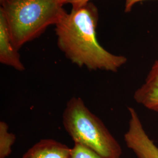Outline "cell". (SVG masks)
Masks as SVG:
<instances>
[{"label": "cell", "mask_w": 158, "mask_h": 158, "mask_svg": "<svg viewBox=\"0 0 158 158\" xmlns=\"http://www.w3.org/2000/svg\"><path fill=\"white\" fill-rule=\"evenodd\" d=\"M98 12L92 2L64 12L56 23L59 49L80 68L116 72L127 62L126 57L106 50L97 38Z\"/></svg>", "instance_id": "obj_1"}, {"label": "cell", "mask_w": 158, "mask_h": 158, "mask_svg": "<svg viewBox=\"0 0 158 158\" xmlns=\"http://www.w3.org/2000/svg\"><path fill=\"white\" fill-rule=\"evenodd\" d=\"M57 0H5L1 2L12 40L18 50L55 25L66 11Z\"/></svg>", "instance_id": "obj_2"}, {"label": "cell", "mask_w": 158, "mask_h": 158, "mask_svg": "<svg viewBox=\"0 0 158 158\" xmlns=\"http://www.w3.org/2000/svg\"><path fill=\"white\" fill-rule=\"evenodd\" d=\"M64 130L73 140L105 158H121L118 142L100 119L89 109L80 97L68 101L63 113Z\"/></svg>", "instance_id": "obj_3"}, {"label": "cell", "mask_w": 158, "mask_h": 158, "mask_svg": "<svg viewBox=\"0 0 158 158\" xmlns=\"http://www.w3.org/2000/svg\"><path fill=\"white\" fill-rule=\"evenodd\" d=\"M130 121L124 140L138 158H158V147L148 135L135 110L128 108Z\"/></svg>", "instance_id": "obj_4"}, {"label": "cell", "mask_w": 158, "mask_h": 158, "mask_svg": "<svg viewBox=\"0 0 158 158\" xmlns=\"http://www.w3.org/2000/svg\"><path fill=\"white\" fill-rule=\"evenodd\" d=\"M138 104L158 113V59L153 64L144 83L134 92Z\"/></svg>", "instance_id": "obj_5"}, {"label": "cell", "mask_w": 158, "mask_h": 158, "mask_svg": "<svg viewBox=\"0 0 158 158\" xmlns=\"http://www.w3.org/2000/svg\"><path fill=\"white\" fill-rule=\"evenodd\" d=\"M0 63L19 72H23L25 69L18 50L12 42L6 18L1 11H0Z\"/></svg>", "instance_id": "obj_6"}, {"label": "cell", "mask_w": 158, "mask_h": 158, "mask_svg": "<svg viewBox=\"0 0 158 158\" xmlns=\"http://www.w3.org/2000/svg\"><path fill=\"white\" fill-rule=\"evenodd\" d=\"M71 149L56 140L44 139L31 147L22 158H70Z\"/></svg>", "instance_id": "obj_7"}, {"label": "cell", "mask_w": 158, "mask_h": 158, "mask_svg": "<svg viewBox=\"0 0 158 158\" xmlns=\"http://www.w3.org/2000/svg\"><path fill=\"white\" fill-rule=\"evenodd\" d=\"M16 136L10 132L9 127L4 121L0 122V158L8 157L12 152V147Z\"/></svg>", "instance_id": "obj_8"}, {"label": "cell", "mask_w": 158, "mask_h": 158, "mask_svg": "<svg viewBox=\"0 0 158 158\" xmlns=\"http://www.w3.org/2000/svg\"><path fill=\"white\" fill-rule=\"evenodd\" d=\"M70 158H105L87 147L74 143L71 149Z\"/></svg>", "instance_id": "obj_9"}, {"label": "cell", "mask_w": 158, "mask_h": 158, "mask_svg": "<svg viewBox=\"0 0 158 158\" xmlns=\"http://www.w3.org/2000/svg\"><path fill=\"white\" fill-rule=\"evenodd\" d=\"M91 0H64L63 4H70L72 8H77L90 2Z\"/></svg>", "instance_id": "obj_10"}, {"label": "cell", "mask_w": 158, "mask_h": 158, "mask_svg": "<svg viewBox=\"0 0 158 158\" xmlns=\"http://www.w3.org/2000/svg\"><path fill=\"white\" fill-rule=\"evenodd\" d=\"M144 0H125V12H129L131 11L132 8L136 3Z\"/></svg>", "instance_id": "obj_11"}, {"label": "cell", "mask_w": 158, "mask_h": 158, "mask_svg": "<svg viewBox=\"0 0 158 158\" xmlns=\"http://www.w3.org/2000/svg\"><path fill=\"white\" fill-rule=\"evenodd\" d=\"M57 1H59V2H60L62 4H63V1H64V0H57Z\"/></svg>", "instance_id": "obj_12"}, {"label": "cell", "mask_w": 158, "mask_h": 158, "mask_svg": "<svg viewBox=\"0 0 158 158\" xmlns=\"http://www.w3.org/2000/svg\"><path fill=\"white\" fill-rule=\"evenodd\" d=\"M5 1V0H0V3H1V2H2V1Z\"/></svg>", "instance_id": "obj_13"}]
</instances>
